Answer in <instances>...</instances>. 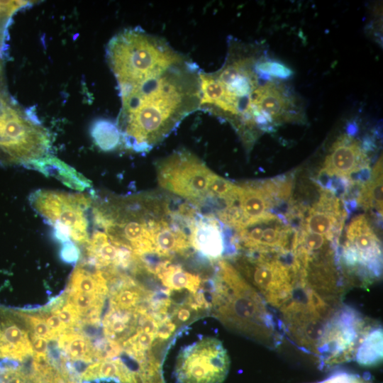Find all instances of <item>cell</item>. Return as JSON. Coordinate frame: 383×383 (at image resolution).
<instances>
[{
    "label": "cell",
    "instance_id": "2e32d148",
    "mask_svg": "<svg viewBox=\"0 0 383 383\" xmlns=\"http://www.w3.org/2000/svg\"><path fill=\"white\" fill-rule=\"evenodd\" d=\"M80 377L84 381L111 378L121 383H139L141 381L140 375L120 359L92 362L82 372Z\"/></svg>",
    "mask_w": 383,
    "mask_h": 383
},
{
    "label": "cell",
    "instance_id": "1f68e13d",
    "mask_svg": "<svg viewBox=\"0 0 383 383\" xmlns=\"http://www.w3.org/2000/svg\"><path fill=\"white\" fill-rule=\"evenodd\" d=\"M3 99V96L1 94V67H0V99Z\"/></svg>",
    "mask_w": 383,
    "mask_h": 383
},
{
    "label": "cell",
    "instance_id": "484cf974",
    "mask_svg": "<svg viewBox=\"0 0 383 383\" xmlns=\"http://www.w3.org/2000/svg\"><path fill=\"white\" fill-rule=\"evenodd\" d=\"M316 383H372L362 376L356 374L340 372L335 374L328 379Z\"/></svg>",
    "mask_w": 383,
    "mask_h": 383
},
{
    "label": "cell",
    "instance_id": "d6986e66",
    "mask_svg": "<svg viewBox=\"0 0 383 383\" xmlns=\"http://www.w3.org/2000/svg\"><path fill=\"white\" fill-rule=\"evenodd\" d=\"M57 345L63 356L84 363L95 362L94 345L79 332H67L58 337Z\"/></svg>",
    "mask_w": 383,
    "mask_h": 383
},
{
    "label": "cell",
    "instance_id": "277c9868",
    "mask_svg": "<svg viewBox=\"0 0 383 383\" xmlns=\"http://www.w3.org/2000/svg\"><path fill=\"white\" fill-rule=\"evenodd\" d=\"M157 182L163 189L202 205L207 198L210 182L214 175L206 164L187 150L174 152L156 165Z\"/></svg>",
    "mask_w": 383,
    "mask_h": 383
},
{
    "label": "cell",
    "instance_id": "4dcf8cb0",
    "mask_svg": "<svg viewBox=\"0 0 383 383\" xmlns=\"http://www.w3.org/2000/svg\"><path fill=\"white\" fill-rule=\"evenodd\" d=\"M193 308L188 303L187 306H179L173 312V316L176 322L184 323L191 317V311Z\"/></svg>",
    "mask_w": 383,
    "mask_h": 383
},
{
    "label": "cell",
    "instance_id": "4fadbf2b",
    "mask_svg": "<svg viewBox=\"0 0 383 383\" xmlns=\"http://www.w3.org/2000/svg\"><path fill=\"white\" fill-rule=\"evenodd\" d=\"M87 263L103 271L118 270L135 265L133 252L113 243L104 231L96 230L86 244Z\"/></svg>",
    "mask_w": 383,
    "mask_h": 383
},
{
    "label": "cell",
    "instance_id": "ba28073f",
    "mask_svg": "<svg viewBox=\"0 0 383 383\" xmlns=\"http://www.w3.org/2000/svg\"><path fill=\"white\" fill-rule=\"evenodd\" d=\"M238 264L269 302L282 304L292 294V274L298 270L294 264L289 266L267 254L240 258Z\"/></svg>",
    "mask_w": 383,
    "mask_h": 383
},
{
    "label": "cell",
    "instance_id": "7a4b0ae2",
    "mask_svg": "<svg viewBox=\"0 0 383 383\" xmlns=\"http://www.w3.org/2000/svg\"><path fill=\"white\" fill-rule=\"evenodd\" d=\"M213 306L223 323L255 332L261 321V304L255 290L229 262L221 260L213 282Z\"/></svg>",
    "mask_w": 383,
    "mask_h": 383
},
{
    "label": "cell",
    "instance_id": "ac0fdd59",
    "mask_svg": "<svg viewBox=\"0 0 383 383\" xmlns=\"http://www.w3.org/2000/svg\"><path fill=\"white\" fill-rule=\"evenodd\" d=\"M138 313L110 306L103 320L105 335L117 342L126 339L135 330Z\"/></svg>",
    "mask_w": 383,
    "mask_h": 383
},
{
    "label": "cell",
    "instance_id": "7402d4cb",
    "mask_svg": "<svg viewBox=\"0 0 383 383\" xmlns=\"http://www.w3.org/2000/svg\"><path fill=\"white\" fill-rule=\"evenodd\" d=\"M382 356V332L380 328L367 334L358 347L355 360L362 365H372Z\"/></svg>",
    "mask_w": 383,
    "mask_h": 383
},
{
    "label": "cell",
    "instance_id": "603a6c76",
    "mask_svg": "<svg viewBox=\"0 0 383 383\" xmlns=\"http://www.w3.org/2000/svg\"><path fill=\"white\" fill-rule=\"evenodd\" d=\"M66 299L74 306L79 313L81 318L92 308L104 306L106 296L96 294L83 292H67Z\"/></svg>",
    "mask_w": 383,
    "mask_h": 383
},
{
    "label": "cell",
    "instance_id": "52a82bcc",
    "mask_svg": "<svg viewBox=\"0 0 383 383\" xmlns=\"http://www.w3.org/2000/svg\"><path fill=\"white\" fill-rule=\"evenodd\" d=\"M342 262L350 272L369 283L382 271L380 240L367 217L359 215L346 228V240L342 249Z\"/></svg>",
    "mask_w": 383,
    "mask_h": 383
},
{
    "label": "cell",
    "instance_id": "9c48e42d",
    "mask_svg": "<svg viewBox=\"0 0 383 383\" xmlns=\"http://www.w3.org/2000/svg\"><path fill=\"white\" fill-rule=\"evenodd\" d=\"M235 230L238 244L259 254L284 252L292 249L296 235L284 216L272 213Z\"/></svg>",
    "mask_w": 383,
    "mask_h": 383
},
{
    "label": "cell",
    "instance_id": "4316f807",
    "mask_svg": "<svg viewBox=\"0 0 383 383\" xmlns=\"http://www.w3.org/2000/svg\"><path fill=\"white\" fill-rule=\"evenodd\" d=\"M39 314L58 337L65 333L71 332L60 319L51 312L45 311L40 312Z\"/></svg>",
    "mask_w": 383,
    "mask_h": 383
},
{
    "label": "cell",
    "instance_id": "f1b7e54d",
    "mask_svg": "<svg viewBox=\"0 0 383 383\" xmlns=\"http://www.w3.org/2000/svg\"><path fill=\"white\" fill-rule=\"evenodd\" d=\"M29 333L33 355L48 354V340L33 333Z\"/></svg>",
    "mask_w": 383,
    "mask_h": 383
},
{
    "label": "cell",
    "instance_id": "e0dca14e",
    "mask_svg": "<svg viewBox=\"0 0 383 383\" xmlns=\"http://www.w3.org/2000/svg\"><path fill=\"white\" fill-rule=\"evenodd\" d=\"M155 272L162 284L170 290L187 289L196 294L201 284L200 277L178 265H169L168 261L158 265Z\"/></svg>",
    "mask_w": 383,
    "mask_h": 383
},
{
    "label": "cell",
    "instance_id": "8fae6325",
    "mask_svg": "<svg viewBox=\"0 0 383 383\" xmlns=\"http://www.w3.org/2000/svg\"><path fill=\"white\" fill-rule=\"evenodd\" d=\"M369 158L359 141L342 135L331 147L321 173L350 182H365L370 177Z\"/></svg>",
    "mask_w": 383,
    "mask_h": 383
},
{
    "label": "cell",
    "instance_id": "9a60e30c",
    "mask_svg": "<svg viewBox=\"0 0 383 383\" xmlns=\"http://www.w3.org/2000/svg\"><path fill=\"white\" fill-rule=\"evenodd\" d=\"M26 166L54 177L70 189L79 192L91 187V182L71 166L54 156L46 155L31 160Z\"/></svg>",
    "mask_w": 383,
    "mask_h": 383
},
{
    "label": "cell",
    "instance_id": "ffe728a7",
    "mask_svg": "<svg viewBox=\"0 0 383 383\" xmlns=\"http://www.w3.org/2000/svg\"><path fill=\"white\" fill-rule=\"evenodd\" d=\"M357 202L366 209H374L382 215V157L375 165L370 177L362 183Z\"/></svg>",
    "mask_w": 383,
    "mask_h": 383
},
{
    "label": "cell",
    "instance_id": "7c38bea8",
    "mask_svg": "<svg viewBox=\"0 0 383 383\" xmlns=\"http://www.w3.org/2000/svg\"><path fill=\"white\" fill-rule=\"evenodd\" d=\"M345 214L339 199L329 191L325 192L307 211L302 229L321 235L330 241H336Z\"/></svg>",
    "mask_w": 383,
    "mask_h": 383
},
{
    "label": "cell",
    "instance_id": "83f0119b",
    "mask_svg": "<svg viewBox=\"0 0 383 383\" xmlns=\"http://www.w3.org/2000/svg\"><path fill=\"white\" fill-rule=\"evenodd\" d=\"M60 257L67 263H74L79 259L80 252L77 245L71 240L62 243Z\"/></svg>",
    "mask_w": 383,
    "mask_h": 383
},
{
    "label": "cell",
    "instance_id": "6da1fadb",
    "mask_svg": "<svg viewBox=\"0 0 383 383\" xmlns=\"http://www.w3.org/2000/svg\"><path fill=\"white\" fill-rule=\"evenodd\" d=\"M106 57L122 101L116 125L128 148L149 152L199 110L201 70L164 38L127 28L110 40Z\"/></svg>",
    "mask_w": 383,
    "mask_h": 383
},
{
    "label": "cell",
    "instance_id": "d4e9b609",
    "mask_svg": "<svg viewBox=\"0 0 383 383\" xmlns=\"http://www.w3.org/2000/svg\"><path fill=\"white\" fill-rule=\"evenodd\" d=\"M255 68L263 79H267V77L287 79L293 74L289 67L276 61L265 60L255 62Z\"/></svg>",
    "mask_w": 383,
    "mask_h": 383
},
{
    "label": "cell",
    "instance_id": "30bf717a",
    "mask_svg": "<svg viewBox=\"0 0 383 383\" xmlns=\"http://www.w3.org/2000/svg\"><path fill=\"white\" fill-rule=\"evenodd\" d=\"M360 326L359 318L351 311H345L334 318L320 339V357L323 363L334 365L355 357L357 339L361 340Z\"/></svg>",
    "mask_w": 383,
    "mask_h": 383
},
{
    "label": "cell",
    "instance_id": "f546056e",
    "mask_svg": "<svg viewBox=\"0 0 383 383\" xmlns=\"http://www.w3.org/2000/svg\"><path fill=\"white\" fill-rule=\"evenodd\" d=\"M27 4L23 1H0V18L12 13Z\"/></svg>",
    "mask_w": 383,
    "mask_h": 383
},
{
    "label": "cell",
    "instance_id": "3957f363",
    "mask_svg": "<svg viewBox=\"0 0 383 383\" xmlns=\"http://www.w3.org/2000/svg\"><path fill=\"white\" fill-rule=\"evenodd\" d=\"M50 146L47 131L0 99V163L22 164L43 157Z\"/></svg>",
    "mask_w": 383,
    "mask_h": 383
},
{
    "label": "cell",
    "instance_id": "44dd1931",
    "mask_svg": "<svg viewBox=\"0 0 383 383\" xmlns=\"http://www.w3.org/2000/svg\"><path fill=\"white\" fill-rule=\"evenodd\" d=\"M91 135L94 143L104 151L114 150L122 140L116 123L106 119H99L93 123Z\"/></svg>",
    "mask_w": 383,
    "mask_h": 383
},
{
    "label": "cell",
    "instance_id": "cb8c5ba5",
    "mask_svg": "<svg viewBox=\"0 0 383 383\" xmlns=\"http://www.w3.org/2000/svg\"><path fill=\"white\" fill-rule=\"evenodd\" d=\"M18 312L25 322L28 333H33L47 340L58 338L56 333L47 325L39 313H30L21 311H18Z\"/></svg>",
    "mask_w": 383,
    "mask_h": 383
},
{
    "label": "cell",
    "instance_id": "5bb4252c",
    "mask_svg": "<svg viewBox=\"0 0 383 383\" xmlns=\"http://www.w3.org/2000/svg\"><path fill=\"white\" fill-rule=\"evenodd\" d=\"M192 247L206 258L219 259L226 250V236L221 221L212 214H196L190 226Z\"/></svg>",
    "mask_w": 383,
    "mask_h": 383
},
{
    "label": "cell",
    "instance_id": "5b68a950",
    "mask_svg": "<svg viewBox=\"0 0 383 383\" xmlns=\"http://www.w3.org/2000/svg\"><path fill=\"white\" fill-rule=\"evenodd\" d=\"M29 201L33 210L50 226H63L70 231L74 243H87L89 236L86 213L92 203L91 197L40 189L33 192Z\"/></svg>",
    "mask_w": 383,
    "mask_h": 383
},
{
    "label": "cell",
    "instance_id": "8992f818",
    "mask_svg": "<svg viewBox=\"0 0 383 383\" xmlns=\"http://www.w3.org/2000/svg\"><path fill=\"white\" fill-rule=\"evenodd\" d=\"M229 367V357L221 342L206 337L179 353L175 377L179 383H222Z\"/></svg>",
    "mask_w": 383,
    "mask_h": 383
}]
</instances>
